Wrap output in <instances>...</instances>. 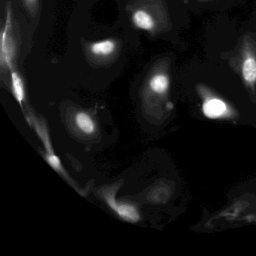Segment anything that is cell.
Here are the masks:
<instances>
[{
    "instance_id": "5b68a950",
    "label": "cell",
    "mask_w": 256,
    "mask_h": 256,
    "mask_svg": "<svg viewBox=\"0 0 256 256\" xmlns=\"http://www.w3.org/2000/svg\"><path fill=\"white\" fill-rule=\"evenodd\" d=\"M116 48V43L114 40L96 42L92 43L89 47L91 54L97 58H108L114 53Z\"/></svg>"
},
{
    "instance_id": "7a4b0ae2",
    "label": "cell",
    "mask_w": 256,
    "mask_h": 256,
    "mask_svg": "<svg viewBox=\"0 0 256 256\" xmlns=\"http://www.w3.org/2000/svg\"><path fill=\"white\" fill-rule=\"evenodd\" d=\"M120 186L121 184H115L112 186L103 188L98 193L104 202L122 220L130 223L138 222L140 220V212L138 206L130 202L116 200V193Z\"/></svg>"
},
{
    "instance_id": "30bf717a",
    "label": "cell",
    "mask_w": 256,
    "mask_h": 256,
    "mask_svg": "<svg viewBox=\"0 0 256 256\" xmlns=\"http://www.w3.org/2000/svg\"><path fill=\"white\" fill-rule=\"evenodd\" d=\"M169 84L170 82L168 77L163 73L154 74L149 82L150 89L158 95L166 94L168 89Z\"/></svg>"
},
{
    "instance_id": "9c48e42d",
    "label": "cell",
    "mask_w": 256,
    "mask_h": 256,
    "mask_svg": "<svg viewBox=\"0 0 256 256\" xmlns=\"http://www.w3.org/2000/svg\"><path fill=\"white\" fill-rule=\"evenodd\" d=\"M227 107L226 103L218 98L206 100L203 106L204 114L210 118H216L221 116L226 112Z\"/></svg>"
},
{
    "instance_id": "8fae6325",
    "label": "cell",
    "mask_w": 256,
    "mask_h": 256,
    "mask_svg": "<svg viewBox=\"0 0 256 256\" xmlns=\"http://www.w3.org/2000/svg\"><path fill=\"white\" fill-rule=\"evenodd\" d=\"M25 6L30 13H35L38 8V0H23Z\"/></svg>"
},
{
    "instance_id": "8992f818",
    "label": "cell",
    "mask_w": 256,
    "mask_h": 256,
    "mask_svg": "<svg viewBox=\"0 0 256 256\" xmlns=\"http://www.w3.org/2000/svg\"><path fill=\"white\" fill-rule=\"evenodd\" d=\"M74 124L79 131L86 136L94 134L96 130L95 121L86 112H78L74 116Z\"/></svg>"
},
{
    "instance_id": "6da1fadb",
    "label": "cell",
    "mask_w": 256,
    "mask_h": 256,
    "mask_svg": "<svg viewBox=\"0 0 256 256\" xmlns=\"http://www.w3.org/2000/svg\"><path fill=\"white\" fill-rule=\"evenodd\" d=\"M12 13L11 7L7 6L5 23L0 35V66L2 70L6 71H12L14 68V61L17 56Z\"/></svg>"
},
{
    "instance_id": "277c9868",
    "label": "cell",
    "mask_w": 256,
    "mask_h": 256,
    "mask_svg": "<svg viewBox=\"0 0 256 256\" xmlns=\"http://www.w3.org/2000/svg\"><path fill=\"white\" fill-rule=\"evenodd\" d=\"M241 68L245 82L248 84H254L256 82V58L250 50L244 53Z\"/></svg>"
},
{
    "instance_id": "ba28073f",
    "label": "cell",
    "mask_w": 256,
    "mask_h": 256,
    "mask_svg": "<svg viewBox=\"0 0 256 256\" xmlns=\"http://www.w3.org/2000/svg\"><path fill=\"white\" fill-rule=\"evenodd\" d=\"M132 22L139 29L146 31H152L155 28L154 18L146 11L138 10L132 14Z\"/></svg>"
},
{
    "instance_id": "7c38bea8",
    "label": "cell",
    "mask_w": 256,
    "mask_h": 256,
    "mask_svg": "<svg viewBox=\"0 0 256 256\" xmlns=\"http://www.w3.org/2000/svg\"><path fill=\"white\" fill-rule=\"evenodd\" d=\"M200 1H202V2H203V1H206V0H200Z\"/></svg>"
},
{
    "instance_id": "3957f363",
    "label": "cell",
    "mask_w": 256,
    "mask_h": 256,
    "mask_svg": "<svg viewBox=\"0 0 256 256\" xmlns=\"http://www.w3.org/2000/svg\"><path fill=\"white\" fill-rule=\"evenodd\" d=\"M31 120H32V124L35 126L36 131L38 133L42 142L44 144L46 151V161L50 164V167L54 170H56V172L68 179V176H67L66 172H65L62 164H61L60 160L58 158V156L55 154L54 150L47 127L44 124L35 119V118H31Z\"/></svg>"
},
{
    "instance_id": "52a82bcc",
    "label": "cell",
    "mask_w": 256,
    "mask_h": 256,
    "mask_svg": "<svg viewBox=\"0 0 256 256\" xmlns=\"http://www.w3.org/2000/svg\"><path fill=\"white\" fill-rule=\"evenodd\" d=\"M11 76L12 90L13 96L16 98V101L20 104V108H23V104L26 98V91H25L24 83L23 79L18 72L13 68L10 71Z\"/></svg>"
}]
</instances>
